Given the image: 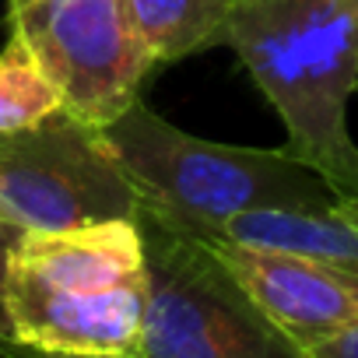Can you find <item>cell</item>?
<instances>
[{
    "label": "cell",
    "instance_id": "obj_1",
    "mask_svg": "<svg viewBox=\"0 0 358 358\" xmlns=\"http://www.w3.org/2000/svg\"><path fill=\"white\" fill-rule=\"evenodd\" d=\"M222 46L285 123V151L358 208V0H232Z\"/></svg>",
    "mask_w": 358,
    "mask_h": 358
},
{
    "label": "cell",
    "instance_id": "obj_9",
    "mask_svg": "<svg viewBox=\"0 0 358 358\" xmlns=\"http://www.w3.org/2000/svg\"><path fill=\"white\" fill-rule=\"evenodd\" d=\"M134 32L155 67L218 50L232 0H127Z\"/></svg>",
    "mask_w": 358,
    "mask_h": 358
},
{
    "label": "cell",
    "instance_id": "obj_8",
    "mask_svg": "<svg viewBox=\"0 0 358 358\" xmlns=\"http://www.w3.org/2000/svg\"><path fill=\"white\" fill-rule=\"evenodd\" d=\"M215 239L299 253L334 267L358 271V208L344 201L316 211H288V208L250 211L232 218Z\"/></svg>",
    "mask_w": 358,
    "mask_h": 358
},
{
    "label": "cell",
    "instance_id": "obj_11",
    "mask_svg": "<svg viewBox=\"0 0 358 358\" xmlns=\"http://www.w3.org/2000/svg\"><path fill=\"white\" fill-rule=\"evenodd\" d=\"M15 236L18 229L0 215V348L11 344V327H8V309H4V274H8V253H11Z\"/></svg>",
    "mask_w": 358,
    "mask_h": 358
},
{
    "label": "cell",
    "instance_id": "obj_7",
    "mask_svg": "<svg viewBox=\"0 0 358 358\" xmlns=\"http://www.w3.org/2000/svg\"><path fill=\"white\" fill-rule=\"evenodd\" d=\"M208 243L264 316L306 351L348 327H358V271L232 239Z\"/></svg>",
    "mask_w": 358,
    "mask_h": 358
},
{
    "label": "cell",
    "instance_id": "obj_2",
    "mask_svg": "<svg viewBox=\"0 0 358 358\" xmlns=\"http://www.w3.org/2000/svg\"><path fill=\"white\" fill-rule=\"evenodd\" d=\"M144 306L141 222L113 218L15 236L4 274L15 348L67 358H137Z\"/></svg>",
    "mask_w": 358,
    "mask_h": 358
},
{
    "label": "cell",
    "instance_id": "obj_5",
    "mask_svg": "<svg viewBox=\"0 0 358 358\" xmlns=\"http://www.w3.org/2000/svg\"><path fill=\"white\" fill-rule=\"evenodd\" d=\"M0 215L18 232L141 218L137 194L102 127L57 109L39 127L0 134Z\"/></svg>",
    "mask_w": 358,
    "mask_h": 358
},
{
    "label": "cell",
    "instance_id": "obj_10",
    "mask_svg": "<svg viewBox=\"0 0 358 358\" xmlns=\"http://www.w3.org/2000/svg\"><path fill=\"white\" fill-rule=\"evenodd\" d=\"M57 109H64L57 85L46 78L32 50L18 36H11L0 53V134L39 127Z\"/></svg>",
    "mask_w": 358,
    "mask_h": 358
},
{
    "label": "cell",
    "instance_id": "obj_6",
    "mask_svg": "<svg viewBox=\"0 0 358 358\" xmlns=\"http://www.w3.org/2000/svg\"><path fill=\"white\" fill-rule=\"evenodd\" d=\"M11 36H18L64 109L92 127L113 123L141 99L155 67L134 32L127 0H8Z\"/></svg>",
    "mask_w": 358,
    "mask_h": 358
},
{
    "label": "cell",
    "instance_id": "obj_3",
    "mask_svg": "<svg viewBox=\"0 0 358 358\" xmlns=\"http://www.w3.org/2000/svg\"><path fill=\"white\" fill-rule=\"evenodd\" d=\"M141 204V218L215 239L250 211H316L341 204L309 165L285 148H239L172 127L141 99L102 127Z\"/></svg>",
    "mask_w": 358,
    "mask_h": 358
},
{
    "label": "cell",
    "instance_id": "obj_13",
    "mask_svg": "<svg viewBox=\"0 0 358 358\" xmlns=\"http://www.w3.org/2000/svg\"><path fill=\"white\" fill-rule=\"evenodd\" d=\"M0 358H67V355H39V351H25V348L4 344L0 348Z\"/></svg>",
    "mask_w": 358,
    "mask_h": 358
},
{
    "label": "cell",
    "instance_id": "obj_12",
    "mask_svg": "<svg viewBox=\"0 0 358 358\" xmlns=\"http://www.w3.org/2000/svg\"><path fill=\"white\" fill-rule=\"evenodd\" d=\"M313 358H358V327H348L309 348Z\"/></svg>",
    "mask_w": 358,
    "mask_h": 358
},
{
    "label": "cell",
    "instance_id": "obj_4",
    "mask_svg": "<svg viewBox=\"0 0 358 358\" xmlns=\"http://www.w3.org/2000/svg\"><path fill=\"white\" fill-rule=\"evenodd\" d=\"M137 222L148 264L137 358H313L264 316L208 239Z\"/></svg>",
    "mask_w": 358,
    "mask_h": 358
}]
</instances>
